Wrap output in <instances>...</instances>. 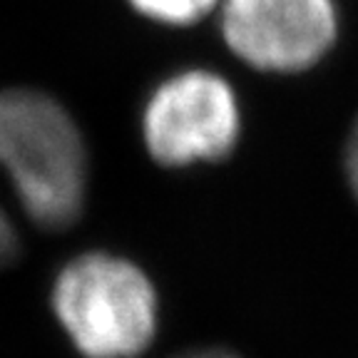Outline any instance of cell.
Wrapping results in <instances>:
<instances>
[{
  "label": "cell",
  "mask_w": 358,
  "mask_h": 358,
  "mask_svg": "<svg viewBox=\"0 0 358 358\" xmlns=\"http://www.w3.org/2000/svg\"><path fill=\"white\" fill-rule=\"evenodd\" d=\"M20 254V239L17 231L13 227L10 217L6 214V209L0 207V268L13 264Z\"/></svg>",
  "instance_id": "cell-6"
},
{
  "label": "cell",
  "mask_w": 358,
  "mask_h": 358,
  "mask_svg": "<svg viewBox=\"0 0 358 358\" xmlns=\"http://www.w3.org/2000/svg\"><path fill=\"white\" fill-rule=\"evenodd\" d=\"M177 358H239V356L231 351H224V348H201V351L182 353V356H177Z\"/></svg>",
  "instance_id": "cell-8"
},
{
  "label": "cell",
  "mask_w": 358,
  "mask_h": 358,
  "mask_svg": "<svg viewBox=\"0 0 358 358\" xmlns=\"http://www.w3.org/2000/svg\"><path fill=\"white\" fill-rule=\"evenodd\" d=\"M57 324L85 358H134L157 334V291L137 264L87 252L60 268L50 294Z\"/></svg>",
  "instance_id": "cell-2"
},
{
  "label": "cell",
  "mask_w": 358,
  "mask_h": 358,
  "mask_svg": "<svg viewBox=\"0 0 358 358\" xmlns=\"http://www.w3.org/2000/svg\"><path fill=\"white\" fill-rule=\"evenodd\" d=\"M222 0H129L140 15L164 25H192L214 10Z\"/></svg>",
  "instance_id": "cell-5"
},
{
  "label": "cell",
  "mask_w": 358,
  "mask_h": 358,
  "mask_svg": "<svg viewBox=\"0 0 358 358\" xmlns=\"http://www.w3.org/2000/svg\"><path fill=\"white\" fill-rule=\"evenodd\" d=\"M0 169L40 229H67L87 194V147L73 115L40 90H0Z\"/></svg>",
  "instance_id": "cell-1"
},
{
  "label": "cell",
  "mask_w": 358,
  "mask_h": 358,
  "mask_svg": "<svg viewBox=\"0 0 358 358\" xmlns=\"http://www.w3.org/2000/svg\"><path fill=\"white\" fill-rule=\"evenodd\" d=\"M343 169H346L348 187L358 199V117L353 122L351 132H348L346 147H343Z\"/></svg>",
  "instance_id": "cell-7"
},
{
  "label": "cell",
  "mask_w": 358,
  "mask_h": 358,
  "mask_svg": "<svg viewBox=\"0 0 358 358\" xmlns=\"http://www.w3.org/2000/svg\"><path fill=\"white\" fill-rule=\"evenodd\" d=\"M222 35L262 73H301L324 60L338 35L334 0H222Z\"/></svg>",
  "instance_id": "cell-4"
},
{
  "label": "cell",
  "mask_w": 358,
  "mask_h": 358,
  "mask_svg": "<svg viewBox=\"0 0 358 358\" xmlns=\"http://www.w3.org/2000/svg\"><path fill=\"white\" fill-rule=\"evenodd\" d=\"M241 110L222 75L187 70L167 78L142 112V140L157 164L187 167L217 162L236 147Z\"/></svg>",
  "instance_id": "cell-3"
}]
</instances>
